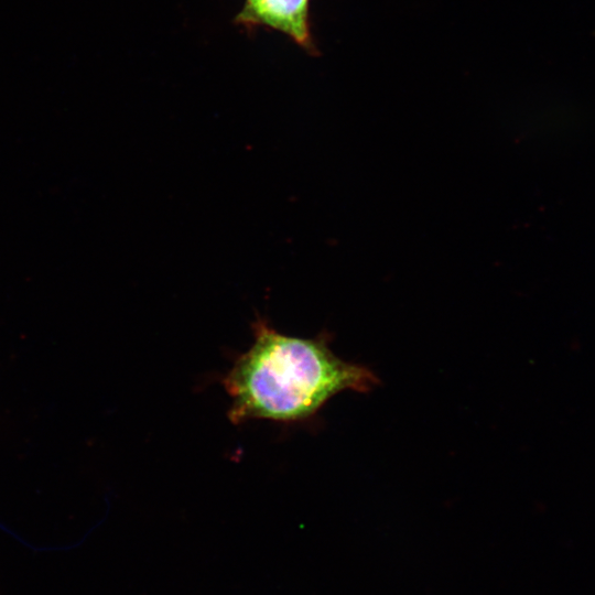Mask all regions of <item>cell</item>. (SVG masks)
I'll use <instances>...</instances> for the list:
<instances>
[{
	"label": "cell",
	"instance_id": "2",
	"mask_svg": "<svg viewBox=\"0 0 595 595\" xmlns=\"http://www.w3.org/2000/svg\"><path fill=\"white\" fill-rule=\"evenodd\" d=\"M309 0H247L238 20L246 23H263L292 36L306 45Z\"/></svg>",
	"mask_w": 595,
	"mask_h": 595
},
{
	"label": "cell",
	"instance_id": "1",
	"mask_svg": "<svg viewBox=\"0 0 595 595\" xmlns=\"http://www.w3.org/2000/svg\"><path fill=\"white\" fill-rule=\"evenodd\" d=\"M251 329L250 347L220 380L231 400L227 416L232 424L305 422L337 393H367L380 383L368 367L336 356L327 332L312 338L290 336L259 315Z\"/></svg>",
	"mask_w": 595,
	"mask_h": 595
}]
</instances>
